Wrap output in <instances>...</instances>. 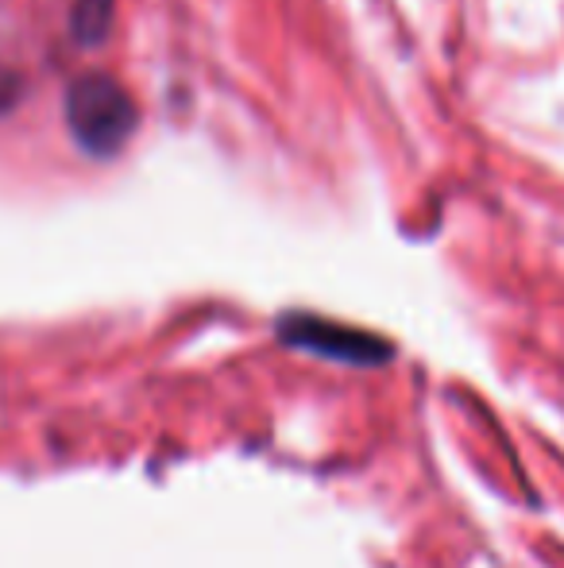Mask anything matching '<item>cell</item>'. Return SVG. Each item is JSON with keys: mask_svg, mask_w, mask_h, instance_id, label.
I'll return each instance as SVG.
<instances>
[{"mask_svg": "<svg viewBox=\"0 0 564 568\" xmlns=\"http://www.w3.org/2000/svg\"><path fill=\"white\" fill-rule=\"evenodd\" d=\"M62 116H66L74 143L93 159H116L124 151V143L136 135L140 124L136 98L105 70L78 74L66 85Z\"/></svg>", "mask_w": 564, "mask_h": 568, "instance_id": "1", "label": "cell"}, {"mask_svg": "<svg viewBox=\"0 0 564 568\" xmlns=\"http://www.w3.org/2000/svg\"><path fill=\"white\" fill-rule=\"evenodd\" d=\"M283 333L290 344L332 352V356H345V359H363L379 352V341L363 337V333H352V329H340V325L317 322V317H290V322L283 325Z\"/></svg>", "mask_w": 564, "mask_h": 568, "instance_id": "2", "label": "cell"}, {"mask_svg": "<svg viewBox=\"0 0 564 568\" xmlns=\"http://www.w3.org/2000/svg\"><path fill=\"white\" fill-rule=\"evenodd\" d=\"M109 23H113V0H74V12H70V28L82 47L105 43Z\"/></svg>", "mask_w": 564, "mask_h": 568, "instance_id": "3", "label": "cell"}]
</instances>
